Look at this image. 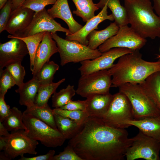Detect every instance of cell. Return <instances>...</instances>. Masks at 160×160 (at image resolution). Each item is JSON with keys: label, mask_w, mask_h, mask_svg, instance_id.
Returning <instances> with one entry per match:
<instances>
[{"label": "cell", "mask_w": 160, "mask_h": 160, "mask_svg": "<svg viewBox=\"0 0 160 160\" xmlns=\"http://www.w3.org/2000/svg\"><path fill=\"white\" fill-rule=\"evenodd\" d=\"M101 119L108 126L125 129L124 123L134 119L132 106L127 96L119 91L113 95L107 111Z\"/></svg>", "instance_id": "52a82bcc"}, {"label": "cell", "mask_w": 160, "mask_h": 160, "mask_svg": "<svg viewBox=\"0 0 160 160\" xmlns=\"http://www.w3.org/2000/svg\"><path fill=\"white\" fill-rule=\"evenodd\" d=\"M154 10L156 14L160 17V0H153Z\"/></svg>", "instance_id": "b9f144b4"}, {"label": "cell", "mask_w": 160, "mask_h": 160, "mask_svg": "<svg viewBox=\"0 0 160 160\" xmlns=\"http://www.w3.org/2000/svg\"><path fill=\"white\" fill-rule=\"evenodd\" d=\"M59 65L53 61H48L45 63L41 68L35 77L40 84L52 82L54 74L58 70Z\"/></svg>", "instance_id": "4dcf8cb0"}, {"label": "cell", "mask_w": 160, "mask_h": 160, "mask_svg": "<svg viewBox=\"0 0 160 160\" xmlns=\"http://www.w3.org/2000/svg\"><path fill=\"white\" fill-rule=\"evenodd\" d=\"M130 27L142 37H160V17L154 12L150 0H124Z\"/></svg>", "instance_id": "3957f363"}, {"label": "cell", "mask_w": 160, "mask_h": 160, "mask_svg": "<svg viewBox=\"0 0 160 160\" xmlns=\"http://www.w3.org/2000/svg\"><path fill=\"white\" fill-rule=\"evenodd\" d=\"M23 113L14 107L11 108L8 116L2 122L9 131L13 132L20 129L26 130V128L23 121Z\"/></svg>", "instance_id": "f546056e"}, {"label": "cell", "mask_w": 160, "mask_h": 160, "mask_svg": "<svg viewBox=\"0 0 160 160\" xmlns=\"http://www.w3.org/2000/svg\"><path fill=\"white\" fill-rule=\"evenodd\" d=\"M7 129L0 121V136H7L10 134Z\"/></svg>", "instance_id": "ee69618b"}, {"label": "cell", "mask_w": 160, "mask_h": 160, "mask_svg": "<svg viewBox=\"0 0 160 160\" xmlns=\"http://www.w3.org/2000/svg\"><path fill=\"white\" fill-rule=\"evenodd\" d=\"M6 68L9 73L18 87L23 83V81L25 75V68L21 64V62L15 63L7 66Z\"/></svg>", "instance_id": "836d02e7"}, {"label": "cell", "mask_w": 160, "mask_h": 160, "mask_svg": "<svg viewBox=\"0 0 160 160\" xmlns=\"http://www.w3.org/2000/svg\"><path fill=\"white\" fill-rule=\"evenodd\" d=\"M0 160H8V158L6 156L4 153L0 152Z\"/></svg>", "instance_id": "bcb514c9"}, {"label": "cell", "mask_w": 160, "mask_h": 160, "mask_svg": "<svg viewBox=\"0 0 160 160\" xmlns=\"http://www.w3.org/2000/svg\"><path fill=\"white\" fill-rule=\"evenodd\" d=\"M23 121L26 128L27 135L47 147L62 146L66 139L57 129L33 116L23 112Z\"/></svg>", "instance_id": "5b68a950"}, {"label": "cell", "mask_w": 160, "mask_h": 160, "mask_svg": "<svg viewBox=\"0 0 160 160\" xmlns=\"http://www.w3.org/2000/svg\"><path fill=\"white\" fill-rule=\"evenodd\" d=\"M65 80L63 79L57 82H53L40 84L34 102V104L42 107L48 105V102L52 94L56 92L58 87Z\"/></svg>", "instance_id": "4316f807"}, {"label": "cell", "mask_w": 160, "mask_h": 160, "mask_svg": "<svg viewBox=\"0 0 160 160\" xmlns=\"http://www.w3.org/2000/svg\"><path fill=\"white\" fill-rule=\"evenodd\" d=\"M6 142L4 136H0V151L4 149L6 145Z\"/></svg>", "instance_id": "f6af8a7d"}, {"label": "cell", "mask_w": 160, "mask_h": 160, "mask_svg": "<svg viewBox=\"0 0 160 160\" xmlns=\"http://www.w3.org/2000/svg\"><path fill=\"white\" fill-rule=\"evenodd\" d=\"M47 11L53 18H59L63 20L67 25L71 34L76 33L83 26L73 18L68 0H57Z\"/></svg>", "instance_id": "d6986e66"}, {"label": "cell", "mask_w": 160, "mask_h": 160, "mask_svg": "<svg viewBox=\"0 0 160 160\" xmlns=\"http://www.w3.org/2000/svg\"><path fill=\"white\" fill-rule=\"evenodd\" d=\"M35 13L34 11L27 7H20L12 11L5 30L15 36L29 25Z\"/></svg>", "instance_id": "e0dca14e"}, {"label": "cell", "mask_w": 160, "mask_h": 160, "mask_svg": "<svg viewBox=\"0 0 160 160\" xmlns=\"http://www.w3.org/2000/svg\"><path fill=\"white\" fill-rule=\"evenodd\" d=\"M105 4L111 11L115 22L119 27L129 24L126 9L121 5L120 0H100L96 4L99 8L102 9Z\"/></svg>", "instance_id": "cb8c5ba5"}, {"label": "cell", "mask_w": 160, "mask_h": 160, "mask_svg": "<svg viewBox=\"0 0 160 160\" xmlns=\"http://www.w3.org/2000/svg\"><path fill=\"white\" fill-rule=\"evenodd\" d=\"M159 50H160V47Z\"/></svg>", "instance_id": "c3c4849f"}, {"label": "cell", "mask_w": 160, "mask_h": 160, "mask_svg": "<svg viewBox=\"0 0 160 160\" xmlns=\"http://www.w3.org/2000/svg\"><path fill=\"white\" fill-rule=\"evenodd\" d=\"M86 104L85 100L69 101L64 105L60 108L69 110H81L86 111Z\"/></svg>", "instance_id": "f35d334b"}, {"label": "cell", "mask_w": 160, "mask_h": 160, "mask_svg": "<svg viewBox=\"0 0 160 160\" xmlns=\"http://www.w3.org/2000/svg\"><path fill=\"white\" fill-rule=\"evenodd\" d=\"M118 88L119 91L124 94L131 103L134 119L160 116V110L140 84L128 83Z\"/></svg>", "instance_id": "277c9868"}, {"label": "cell", "mask_w": 160, "mask_h": 160, "mask_svg": "<svg viewBox=\"0 0 160 160\" xmlns=\"http://www.w3.org/2000/svg\"><path fill=\"white\" fill-rule=\"evenodd\" d=\"M112 84V76L108 69L102 70L81 76L76 92L86 98L94 94L109 92Z\"/></svg>", "instance_id": "9c48e42d"}, {"label": "cell", "mask_w": 160, "mask_h": 160, "mask_svg": "<svg viewBox=\"0 0 160 160\" xmlns=\"http://www.w3.org/2000/svg\"><path fill=\"white\" fill-rule=\"evenodd\" d=\"M139 84L160 110V71L151 74Z\"/></svg>", "instance_id": "7402d4cb"}, {"label": "cell", "mask_w": 160, "mask_h": 160, "mask_svg": "<svg viewBox=\"0 0 160 160\" xmlns=\"http://www.w3.org/2000/svg\"><path fill=\"white\" fill-rule=\"evenodd\" d=\"M54 112L62 117L70 119L82 125L89 116L86 111L69 110L60 108L53 109Z\"/></svg>", "instance_id": "d6a6232c"}, {"label": "cell", "mask_w": 160, "mask_h": 160, "mask_svg": "<svg viewBox=\"0 0 160 160\" xmlns=\"http://www.w3.org/2000/svg\"><path fill=\"white\" fill-rule=\"evenodd\" d=\"M57 31L65 33L66 36L71 34L68 29L62 27L55 21L44 8L35 13L29 25L24 30L14 36L25 37L41 32H48L54 33Z\"/></svg>", "instance_id": "7c38bea8"}, {"label": "cell", "mask_w": 160, "mask_h": 160, "mask_svg": "<svg viewBox=\"0 0 160 160\" xmlns=\"http://www.w3.org/2000/svg\"><path fill=\"white\" fill-rule=\"evenodd\" d=\"M133 51L131 49L124 48L111 49L102 53L101 55L96 58L81 62V65L78 70L81 76H83L102 70L108 69L113 66L116 59Z\"/></svg>", "instance_id": "4fadbf2b"}, {"label": "cell", "mask_w": 160, "mask_h": 160, "mask_svg": "<svg viewBox=\"0 0 160 160\" xmlns=\"http://www.w3.org/2000/svg\"><path fill=\"white\" fill-rule=\"evenodd\" d=\"M55 151L54 150H49L46 154L32 157H21L19 160H53Z\"/></svg>", "instance_id": "60d3db41"}, {"label": "cell", "mask_w": 160, "mask_h": 160, "mask_svg": "<svg viewBox=\"0 0 160 160\" xmlns=\"http://www.w3.org/2000/svg\"><path fill=\"white\" fill-rule=\"evenodd\" d=\"M57 52L58 50L57 44L52 38L51 33L46 32L36 51L33 70L32 72L33 76L36 74L45 63L49 61L50 57Z\"/></svg>", "instance_id": "2e32d148"}, {"label": "cell", "mask_w": 160, "mask_h": 160, "mask_svg": "<svg viewBox=\"0 0 160 160\" xmlns=\"http://www.w3.org/2000/svg\"><path fill=\"white\" fill-rule=\"evenodd\" d=\"M4 137L6 144L4 153L9 160L19 156H23L26 153H37L36 149L39 144L38 141L29 137L25 130L11 132L9 136Z\"/></svg>", "instance_id": "30bf717a"}, {"label": "cell", "mask_w": 160, "mask_h": 160, "mask_svg": "<svg viewBox=\"0 0 160 160\" xmlns=\"http://www.w3.org/2000/svg\"><path fill=\"white\" fill-rule=\"evenodd\" d=\"M125 128L133 126L145 135L160 141V116L133 119L124 123Z\"/></svg>", "instance_id": "ffe728a7"}, {"label": "cell", "mask_w": 160, "mask_h": 160, "mask_svg": "<svg viewBox=\"0 0 160 160\" xmlns=\"http://www.w3.org/2000/svg\"><path fill=\"white\" fill-rule=\"evenodd\" d=\"M74 3L76 9L73 13L81 17L83 21L87 22L94 17L95 12L99 8L93 0H72Z\"/></svg>", "instance_id": "83f0119b"}, {"label": "cell", "mask_w": 160, "mask_h": 160, "mask_svg": "<svg viewBox=\"0 0 160 160\" xmlns=\"http://www.w3.org/2000/svg\"><path fill=\"white\" fill-rule=\"evenodd\" d=\"M40 84L34 77L15 90L20 95L19 103L26 106L34 103Z\"/></svg>", "instance_id": "603a6c76"}, {"label": "cell", "mask_w": 160, "mask_h": 160, "mask_svg": "<svg viewBox=\"0 0 160 160\" xmlns=\"http://www.w3.org/2000/svg\"><path fill=\"white\" fill-rule=\"evenodd\" d=\"M9 0H0V9L4 6L6 2Z\"/></svg>", "instance_id": "7dc6e473"}, {"label": "cell", "mask_w": 160, "mask_h": 160, "mask_svg": "<svg viewBox=\"0 0 160 160\" xmlns=\"http://www.w3.org/2000/svg\"><path fill=\"white\" fill-rule=\"evenodd\" d=\"M4 97L0 96V121L2 122L9 114L11 108L4 100Z\"/></svg>", "instance_id": "ab89813d"}, {"label": "cell", "mask_w": 160, "mask_h": 160, "mask_svg": "<svg viewBox=\"0 0 160 160\" xmlns=\"http://www.w3.org/2000/svg\"><path fill=\"white\" fill-rule=\"evenodd\" d=\"M51 34L56 42L60 57V64L62 66L70 63H80L93 60L102 54L98 49H92L77 41L63 39L56 33H51Z\"/></svg>", "instance_id": "8992f818"}, {"label": "cell", "mask_w": 160, "mask_h": 160, "mask_svg": "<svg viewBox=\"0 0 160 160\" xmlns=\"http://www.w3.org/2000/svg\"><path fill=\"white\" fill-rule=\"evenodd\" d=\"M53 160H83L69 145L65 148L63 151L55 155Z\"/></svg>", "instance_id": "74e56055"}, {"label": "cell", "mask_w": 160, "mask_h": 160, "mask_svg": "<svg viewBox=\"0 0 160 160\" xmlns=\"http://www.w3.org/2000/svg\"><path fill=\"white\" fill-rule=\"evenodd\" d=\"M76 90L73 85L69 84L66 88L55 92L52 97V106L55 108H60L66 105L71 100L75 95Z\"/></svg>", "instance_id": "1f68e13d"}, {"label": "cell", "mask_w": 160, "mask_h": 160, "mask_svg": "<svg viewBox=\"0 0 160 160\" xmlns=\"http://www.w3.org/2000/svg\"><path fill=\"white\" fill-rule=\"evenodd\" d=\"M132 142L125 129L89 116L68 144L83 160H122Z\"/></svg>", "instance_id": "6da1fadb"}, {"label": "cell", "mask_w": 160, "mask_h": 160, "mask_svg": "<svg viewBox=\"0 0 160 160\" xmlns=\"http://www.w3.org/2000/svg\"><path fill=\"white\" fill-rule=\"evenodd\" d=\"M119 27L116 23H111L105 29L97 31L94 30L91 32L87 37L88 41L87 46L90 49H97L100 45L108 39L115 35L118 32Z\"/></svg>", "instance_id": "44dd1931"}, {"label": "cell", "mask_w": 160, "mask_h": 160, "mask_svg": "<svg viewBox=\"0 0 160 160\" xmlns=\"http://www.w3.org/2000/svg\"><path fill=\"white\" fill-rule=\"evenodd\" d=\"M46 32L39 33L25 37H18L9 35V38H16L23 40L25 44L30 56V70L32 72L34 68V61L36 49L42 41Z\"/></svg>", "instance_id": "f1b7e54d"}, {"label": "cell", "mask_w": 160, "mask_h": 160, "mask_svg": "<svg viewBox=\"0 0 160 160\" xmlns=\"http://www.w3.org/2000/svg\"><path fill=\"white\" fill-rule=\"evenodd\" d=\"M28 54L25 43L16 38L0 44V71L10 64L21 62Z\"/></svg>", "instance_id": "5bb4252c"}, {"label": "cell", "mask_w": 160, "mask_h": 160, "mask_svg": "<svg viewBox=\"0 0 160 160\" xmlns=\"http://www.w3.org/2000/svg\"><path fill=\"white\" fill-rule=\"evenodd\" d=\"M139 51L122 55L108 69L112 76L111 87H118L128 83L140 84L151 74L160 71V59L145 60Z\"/></svg>", "instance_id": "7a4b0ae2"}, {"label": "cell", "mask_w": 160, "mask_h": 160, "mask_svg": "<svg viewBox=\"0 0 160 160\" xmlns=\"http://www.w3.org/2000/svg\"><path fill=\"white\" fill-rule=\"evenodd\" d=\"M147 40L139 36L128 25L119 27L117 33L98 47L101 53L116 47L124 48L133 51L140 50L145 44Z\"/></svg>", "instance_id": "8fae6325"}, {"label": "cell", "mask_w": 160, "mask_h": 160, "mask_svg": "<svg viewBox=\"0 0 160 160\" xmlns=\"http://www.w3.org/2000/svg\"><path fill=\"white\" fill-rule=\"evenodd\" d=\"M108 8L105 4L97 15L88 20L85 25L76 33L66 36L65 39L68 41H75L82 44L87 46L88 35L93 30L97 29L98 25L100 23L107 20L112 21L114 20L112 14L108 15Z\"/></svg>", "instance_id": "9a60e30c"}, {"label": "cell", "mask_w": 160, "mask_h": 160, "mask_svg": "<svg viewBox=\"0 0 160 160\" xmlns=\"http://www.w3.org/2000/svg\"><path fill=\"white\" fill-rule=\"evenodd\" d=\"M132 139V143L125 154L127 160L160 159V141L145 135L140 130Z\"/></svg>", "instance_id": "ba28073f"}, {"label": "cell", "mask_w": 160, "mask_h": 160, "mask_svg": "<svg viewBox=\"0 0 160 160\" xmlns=\"http://www.w3.org/2000/svg\"><path fill=\"white\" fill-rule=\"evenodd\" d=\"M12 0H8L1 9L0 13V33L5 30L12 11Z\"/></svg>", "instance_id": "8d00e7d4"}, {"label": "cell", "mask_w": 160, "mask_h": 160, "mask_svg": "<svg viewBox=\"0 0 160 160\" xmlns=\"http://www.w3.org/2000/svg\"><path fill=\"white\" fill-rule=\"evenodd\" d=\"M15 85V81L6 68L0 71V96L4 97L8 90Z\"/></svg>", "instance_id": "e575fe53"}, {"label": "cell", "mask_w": 160, "mask_h": 160, "mask_svg": "<svg viewBox=\"0 0 160 160\" xmlns=\"http://www.w3.org/2000/svg\"><path fill=\"white\" fill-rule=\"evenodd\" d=\"M113 97L109 92L91 95L85 100L89 116L101 119L107 111Z\"/></svg>", "instance_id": "ac0fdd59"}, {"label": "cell", "mask_w": 160, "mask_h": 160, "mask_svg": "<svg viewBox=\"0 0 160 160\" xmlns=\"http://www.w3.org/2000/svg\"><path fill=\"white\" fill-rule=\"evenodd\" d=\"M57 0H26L21 7L28 8L36 13L49 4H54Z\"/></svg>", "instance_id": "d590c367"}, {"label": "cell", "mask_w": 160, "mask_h": 160, "mask_svg": "<svg viewBox=\"0 0 160 160\" xmlns=\"http://www.w3.org/2000/svg\"></svg>", "instance_id": "681fc988"}, {"label": "cell", "mask_w": 160, "mask_h": 160, "mask_svg": "<svg viewBox=\"0 0 160 160\" xmlns=\"http://www.w3.org/2000/svg\"><path fill=\"white\" fill-rule=\"evenodd\" d=\"M26 0H12V11L20 7Z\"/></svg>", "instance_id": "7bdbcfd3"}, {"label": "cell", "mask_w": 160, "mask_h": 160, "mask_svg": "<svg viewBox=\"0 0 160 160\" xmlns=\"http://www.w3.org/2000/svg\"><path fill=\"white\" fill-rule=\"evenodd\" d=\"M54 114L57 129L66 140L73 138L79 132L82 124L54 112Z\"/></svg>", "instance_id": "d4e9b609"}, {"label": "cell", "mask_w": 160, "mask_h": 160, "mask_svg": "<svg viewBox=\"0 0 160 160\" xmlns=\"http://www.w3.org/2000/svg\"><path fill=\"white\" fill-rule=\"evenodd\" d=\"M26 107L27 108L24 113L30 114L53 128L58 130L55 122L53 110L48 105L40 107L33 103Z\"/></svg>", "instance_id": "484cf974"}]
</instances>
